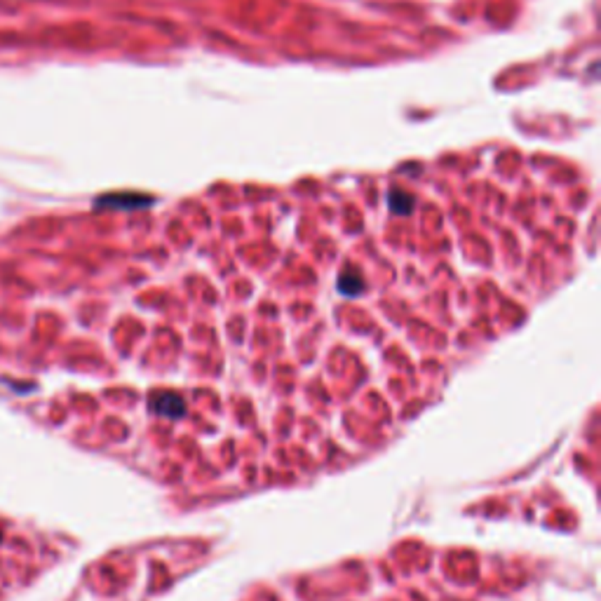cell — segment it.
Instances as JSON below:
<instances>
[{"instance_id":"6da1fadb","label":"cell","mask_w":601,"mask_h":601,"mask_svg":"<svg viewBox=\"0 0 601 601\" xmlns=\"http://www.w3.org/2000/svg\"><path fill=\"white\" fill-rule=\"evenodd\" d=\"M148 406L163 418H181L183 411H186V404H183V399L176 392H155L150 397Z\"/></svg>"},{"instance_id":"3957f363","label":"cell","mask_w":601,"mask_h":601,"mask_svg":"<svg viewBox=\"0 0 601 601\" xmlns=\"http://www.w3.org/2000/svg\"><path fill=\"white\" fill-rule=\"evenodd\" d=\"M362 287H364V282H362V279H359L357 275H343V277L339 279V289H341L343 294H348V296L359 294V289H362Z\"/></svg>"},{"instance_id":"7a4b0ae2","label":"cell","mask_w":601,"mask_h":601,"mask_svg":"<svg viewBox=\"0 0 601 601\" xmlns=\"http://www.w3.org/2000/svg\"><path fill=\"white\" fill-rule=\"evenodd\" d=\"M413 207V200L404 190H392L390 193V210L397 212V214H409Z\"/></svg>"}]
</instances>
